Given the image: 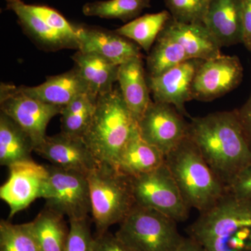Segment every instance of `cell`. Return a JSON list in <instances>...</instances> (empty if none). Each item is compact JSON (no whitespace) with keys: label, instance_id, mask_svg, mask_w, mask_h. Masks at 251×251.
<instances>
[{"label":"cell","instance_id":"cell-16","mask_svg":"<svg viewBox=\"0 0 251 251\" xmlns=\"http://www.w3.org/2000/svg\"><path fill=\"white\" fill-rule=\"evenodd\" d=\"M6 9L13 11L18 17L23 31L40 49L46 51L80 48L79 39L51 27L45 21L29 9L22 0H5Z\"/></svg>","mask_w":251,"mask_h":251},{"label":"cell","instance_id":"cell-6","mask_svg":"<svg viewBox=\"0 0 251 251\" xmlns=\"http://www.w3.org/2000/svg\"><path fill=\"white\" fill-rule=\"evenodd\" d=\"M48 176L41 191L46 208L69 220L88 218L92 212L87 175L48 166Z\"/></svg>","mask_w":251,"mask_h":251},{"label":"cell","instance_id":"cell-8","mask_svg":"<svg viewBox=\"0 0 251 251\" xmlns=\"http://www.w3.org/2000/svg\"><path fill=\"white\" fill-rule=\"evenodd\" d=\"M64 107L44 103L25 94L19 87L1 83V112L11 117L30 137L34 148L45 140L49 122Z\"/></svg>","mask_w":251,"mask_h":251},{"label":"cell","instance_id":"cell-17","mask_svg":"<svg viewBox=\"0 0 251 251\" xmlns=\"http://www.w3.org/2000/svg\"><path fill=\"white\" fill-rule=\"evenodd\" d=\"M204 24L221 48L242 44V0H211Z\"/></svg>","mask_w":251,"mask_h":251},{"label":"cell","instance_id":"cell-21","mask_svg":"<svg viewBox=\"0 0 251 251\" xmlns=\"http://www.w3.org/2000/svg\"><path fill=\"white\" fill-rule=\"evenodd\" d=\"M164 163V154L145 141L138 128L122 149L114 168L133 178L154 171Z\"/></svg>","mask_w":251,"mask_h":251},{"label":"cell","instance_id":"cell-22","mask_svg":"<svg viewBox=\"0 0 251 251\" xmlns=\"http://www.w3.org/2000/svg\"><path fill=\"white\" fill-rule=\"evenodd\" d=\"M91 93L98 97L114 90L118 80L120 65L92 52L77 50L72 57Z\"/></svg>","mask_w":251,"mask_h":251},{"label":"cell","instance_id":"cell-34","mask_svg":"<svg viewBox=\"0 0 251 251\" xmlns=\"http://www.w3.org/2000/svg\"><path fill=\"white\" fill-rule=\"evenodd\" d=\"M242 44L251 51V0H242Z\"/></svg>","mask_w":251,"mask_h":251},{"label":"cell","instance_id":"cell-35","mask_svg":"<svg viewBox=\"0 0 251 251\" xmlns=\"http://www.w3.org/2000/svg\"><path fill=\"white\" fill-rule=\"evenodd\" d=\"M236 111L243 130L251 145V92L247 102Z\"/></svg>","mask_w":251,"mask_h":251},{"label":"cell","instance_id":"cell-27","mask_svg":"<svg viewBox=\"0 0 251 251\" xmlns=\"http://www.w3.org/2000/svg\"><path fill=\"white\" fill-rule=\"evenodd\" d=\"M97 99L92 94H82L66 105L61 113L62 132L82 138L93 117Z\"/></svg>","mask_w":251,"mask_h":251},{"label":"cell","instance_id":"cell-30","mask_svg":"<svg viewBox=\"0 0 251 251\" xmlns=\"http://www.w3.org/2000/svg\"><path fill=\"white\" fill-rule=\"evenodd\" d=\"M211 0H165L175 21L184 23H203Z\"/></svg>","mask_w":251,"mask_h":251},{"label":"cell","instance_id":"cell-12","mask_svg":"<svg viewBox=\"0 0 251 251\" xmlns=\"http://www.w3.org/2000/svg\"><path fill=\"white\" fill-rule=\"evenodd\" d=\"M8 168L9 176L0 188V198L9 206V218L12 219L41 198L48 170L33 159L14 163Z\"/></svg>","mask_w":251,"mask_h":251},{"label":"cell","instance_id":"cell-29","mask_svg":"<svg viewBox=\"0 0 251 251\" xmlns=\"http://www.w3.org/2000/svg\"><path fill=\"white\" fill-rule=\"evenodd\" d=\"M0 251H39L31 223L13 224L1 220Z\"/></svg>","mask_w":251,"mask_h":251},{"label":"cell","instance_id":"cell-1","mask_svg":"<svg viewBox=\"0 0 251 251\" xmlns=\"http://www.w3.org/2000/svg\"><path fill=\"white\" fill-rule=\"evenodd\" d=\"M188 138L226 187L251 164V145L236 110L191 118Z\"/></svg>","mask_w":251,"mask_h":251},{"label":"cell","instance_id":"cell-13","mask_svg":"<svg viewBox=\"0 0 251 251\" xmlns=\"http://www.w3.org/2000/svg\"><path fill=\"white\" fill-rule=\"evenodd\" d=\"M34 152L52 166L86 175L100 164L82 138L62 131L52 136L47 135L44 142L34 148Z\"/></svg>","mask_w":251,"mask_h":251},{"label":"cell","instance_id":"cell-15","mask_svg":"<svg viewBox=\"0 0 251 251\" xmlns=\"http://www.w3.org/2000/svg\"><path fill=\"white\" fill-rule=\"evenodd\" d=\"M75 27L80 44L78 50L99 54L117 65L143 57L138 44L115 31L84 24H75Z\"/></svg>","mask_w":251,"mask_h":251},{"label":"cell","instance_id":"cell-9","mask_svg":"<svg viewBox=\"0 0 251 251\" xmlns=\"http://www.w3.org/2000/svg\"><path fill=\"white\" fill-rule=\"evenodd\" d=\"M251 227V201L226 193L215 205L200 213L188 229L189 237L201 244L229 237L239 229Z\"/></svg>","mask_w":251,"mask_h":251},{"label":"cell","instance_id":"cell-28","mask_svg":"<svg viewBox=\"0 0 251 251\" xmlns=\"http://www.w3.org/2000/svg\"><path fill=\"white\" fill-rule=\"evenodd\" d=\"M151 6V0H107L86 3L82 11L86 16L119 19L128 23Z\"/></svg>","mask_w":251,"mask_h":251},{"label":"cell","instance_id":"cell-33","mask_svg":"<svg viewBox=\"0 0 251 251\" xmlns=\"http://www.w3.org/2000/svg\"><path fill=\"white\" fill-rule=\"evenodd\" d=\"M94 251H133L115 234L109 232L94 237Z\"/></svg>","mask_w":251,"mask_h":251},{"label":"cell","instance_id":"cell-4","mask_svg":"<svg viewBox=\"0 0 251 251\" xmlns=\"http://www.w3.org/2000/svg\"><path fill=\"white\" fill-rule=\"evenodd\" d=\"M87 178L96 236L100 235L113 225L120 224L135 206L131 177L113 167L99 164Z\"/></svg>","mask_w":251,"mask_h":251},{"label":"cell","instance_id":"cell-26","mask_svg":"<svg viewBox=\"0 0 251 251\" xmlns=\"http://www.w3.org/2000/svg\"><path fill=\"white\" fill-rule=\"evenodd\" d=\"M188 59L184 49L162 30L147 58L148 77L158 76Z\"/></svg>","mask_w":251,"mask_h":251},{"label":"cell","instance_id":"cell-32","mask_svg":"<svg viewBox=\"0 0 251 251\" xmlns=\"http://www.w3.org/2000/svg\"><path fill=\"white\" fill-rule=\"evenodd\" d=\"M226 188V193L230 196L251 201V164L237 173Z\"/></svg>","mask_w":251,"mask_h":251},{"label":"cell","instance_id":"cell-3","mask_svg":"<svg viewBox=\"0 0 251 251\" xmlns=\"http://www.w3.org/2000/svg\"><path fill=\"white\" fill-rule=\"evenodd\" d=\"M165 163L191 209L207 211L226 193V186L188 136L165 156Z\"/></svg>","mask_w":251,"mask_h":251},{"label":"cell","instance_id":"cell-20","mask_svg":"<svg viewBox=\"0 0 251 251\" xmlns=\"http://www.w3.org/2000/svg\"><path fill=\"white\" fill-rule=\"evenodd\" d=\"M117 82L127 107L139 121L152 101L143 57H134L120 65Z\"/></svg>","mask_w":251,"mask_h":251},{"label":"cell","instance_id":"cell-24","mask_svg":"<svg viewBox=\"0 0 251 251\" xmlns=\"http://www.w3.org/2000/svg\"><path fill=\"white\" fill-rule=\"evenodd\" d=\"M64 217L46 207L31 221L39 251H64L69 231Z\"/></svg>","mask_w":251,"mask_h":251},{"label":"cell","instance_id":"cell-10","mask_svg":"<svg viewBox=\"0 0 251 251\" xmlns=\"http://www.w3.org/2000/svg\"><path fill=\"white\" fill-rule=\"evenodd\" d=\"M142 138L166 156L188 136L189 123L173 105L152 101L138 122Z\"/></svg>","mask_w":251,"mask_h":251},{"label":"cell","instance_id":"cell-11","mask_svg":"<svg viewBox=\"0 0 251 251\" xmlns=\"http://www.w3.org/2000/svg\"><path fill=\"white\" fill-rule=\"evenodd\" d=\"M244 69L237 56L221 54L203 61L192 85L193 100L208 102L223 97L240 85Z\"/></svg>","mask_w":251,"mask_h":251},{"label":"cell","instance_id":"cell-36","mask_svg":"<svg viewBox=\"0 0 251 251\" xmlns=\"http://www.w3.org/2000/svg\"><path fill=\"white\" fill-rule=\"evenodd\" d=\"M201 245L206 251H241L229 247L224 241L219 239H213Z\"/></svg>","mask_w":251,"mask_h":251},{"label":"cell","instance_id":"cell-19","mask_svg":"<svg viewBox=\"0 0 251 251\" xmlns=\"http://www.w3.org/2000/svg\"><path fill=\"white\" fill-rule=\"evenodd\" d=\"M19 87L31 98L61 107L65 106L80 94H92L75 67L69 72L49 77L41 85L34 87L22 85Z\"/></svg>","mask_w":251,"mask_h":251},{"label":"cell","instance_id":"cell-37","mask_svg":"<svg viewBox=\"0 0 251 251\" xmlns=\"http://www.w3.org/2000/svg\"><path fill=\"white\" fill-rule=\"evenodd\" d=\"M176 251H206L204 248L197 241L193 238L185 237L184 242Z\"/></svg>","mask_w":251,"mask_h":251},{"label":"cell","instance_id":"cell-7","mask_svg":"<svg viewBox=\"0 0 251 251\" xmlns=\"http://www.w3.org/2000/svg\"><path fill=\"white\" fill-rule=\"evenodd\" d=\"M135 204L159 211L176 223L189 217L185 201L166 163L145 174L131 178Z\"/></svg>","mask_w":251,"mask_h":251},{"label":"cell","instance_id":"cell-14","mask_svg":"<svg viewBox=\"0 0 251 251\" xmlns=\"http://www.w3.org/2000/svg\"><path fill=\"white\" fill-rule=\"evenodd\" d=\"M202 62L201 59H188L158 76L148 77L153 101L170 104L181 115L188 116L185 105L193 100V79Z\"/></svg>","mask_w":251,"mask_h":251},{"label":"cell","instance_id":"cell-23","mask_svg":"<svg viewBox=\"0 0 251 251\" xmlns=\"http://www.w3.org/2000/svg\"><path fill=\"white\" fill-rule=\"evenodd\" d=\"M34 145L29 135L11 117L0 113V164L9 167L32 159Z\"/></svg>","mask_w":251,"mask_h":251},{"label":"cell","instance_id":"cell-31","mask_svg":"<svg viewBox=\"0 0 251 251\" xmlns=\"http://www.w3.org/2000/svg\"><path fill=\"white\" fill-rule=\"evenodd\" d=\"M70 228L64 251H94V237L91 234L88 218L69 220Z\"/></svg>","mask_w":251,"mask_h":251},{"label":"cell","instance_id":"cell-18","mask_svg":"<svg viewBox=\"0 0 251 251\" xmlns=\"http://www.w3.org/2000/svg\"><path fill=\"white\" fill-rule=\"evenodd\" d=\"M163 31L184 49L190 59L205 61L221 55V47L203 23L168 21Z\"/></svg>","mask_w":251,"mask_h":251},{"label":"cell","instance_id":"cell-2","mask_svg":"<svg viewBox=\"0 0 251 251\" xmlns=\"http://www.w3.org/2000/svg\"><path fill=\"white\" fill-rule=\"evenodd\" d=\"M138 128L120 89L97 97L82 139L100 164L115 166L119 154Z\"/></svg>","mask_w":251,"mask_h":251},{"label":"cell","instance_id":"cell-25","mask_svg":"<svg viewBox=\"0 0 251 251\" xmlns=\"http://www.w3.org/2000/svg\"><path fill=\"white\" fill-rule=\"evenodd\" d=\"M171 18V14L166 10L155 14H145L126 23L115 31L138 44L145 52H150Z\"/></svg>","mask_w":251,"mask_h":251},{"label":"cell","instance_id":"cell-5","mask_svg":"<svg viewBox=\"0 0 251 251\" xmlns=\"http://www.w3.org/2000/svg\"><path fill=\"white\" fill-rule=\"evenodd\" d=\"M120 224L115 235L133 251H176L184 240L176 221L138 204Z\"/></svg>","mask_w":251,"mask_h":251}]
</instances>
